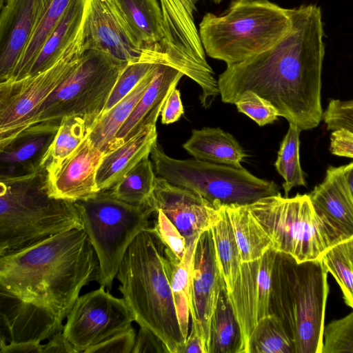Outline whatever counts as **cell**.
<instances>
[{"label":"cell","mask_w":353,"mask_h":353,"mask_svg":"<svg viewBox=\"0 0 353 353\" xmlns=\"http://www.w3.org/2000/svg\"><path fill=\"white\" fill-rule=\"evenodd\" d=\"M292 26L270 49L227 66L218 77L221 101L235 104L250 91L268 101L300 131L317 127L323 111L321 74L325 32L321 7L290 9Z\"/></svg>","instance_id":"obj_1"},{"label":"cell","mask_w":353,"mask_h":353,"mask_svg":"<svg viewBox=\"0 0 353 353\" xmlns=\"http://www.w3.org/2000/svg\"><path fill=\"white\" fill-rule=\"evenodd\" d=\"M99 262L83 228L0 256V292L67 318L81 289L99 281Z\"/></svg>","instance_id":"obj_2"},{"label":"cell","mask_w":353,"mask_h":353,"mask_svg":"<svg viewBox=\"0 0 353 353\" xmlns=\"http://www.w3.org/2000/svg\"><path fill=\"white\" fill-rule=\"evenodd\" d=\"M165 248L153 227L143 230L128 248L117 279L134 321L157 335L168 353H178L185 341L174 305Z\"/></svg>","instance_id":"obj_3"},{"label":"cell","mask_w":353,"mask_h":353,"mask_svg":"<svg viewBox=\"0 0 353 353\" xmlns=\"http://www.w3.org/2000/svg\"><path fill=\"white\" fill-rule=\"evenodd\" d=\"M83 228L75 202L52 197L46 172L0 179V256Z\"/></svg>","instance_id":"obj_4"},{"label":"cell","mask_w":353,"mask_h":353,"mask_svg":"<svg viewBox=\"0 0 353 353\" xmlns=\"http://www.w3.org/2000/svg\"><path fill=\"white\" fill-rule=\"evenodd\" d=\"M327 274L321 260L299 263L288 254L276 253L270 314L281 321L294 353H322L330 290Z\"/></svg>","instance_id":"obj_5"},{"label":"cell","mask_w":353,"mask_h":353,"mask_svg":"<svg viewBox=\"0 0 353 353\" xmlns=\"http://www.w3.org/2000/svg\"><path fill=\"white\" fill-rule=\"evenodd\" d=\"M199 32L205 54L227 66L263 52L290 31V9L268 0H232L223 14L206 13Z\"/></svg>","instance_id":"obj_6"},{"label":"cell","mask_w":353,"mask_h":353,"mask_svg":"<svg viewBox=\"0 0 353 353\" xmlns=\"http://www.w3.org/2000/svg\"><path fill=\"white\" fill-rule=\"evenodd\" d=\"M150 156L158 176L198 193L214 206L246 205L280 193L274 181L259 178L243 166L235 168L194 158L173 159L157 141Z\"/></svg>","instance_id":"obj_7"},{"label":"cell","mask_w":353,"mask_h":353,"mask_svg":"<svg viewBox=\"0 0 353 353\" xmlns=\"http://www.w3.org/2000/svg\"><path fill=\"white\" fill-rule=\"evenodd\" d=\"M75 203L99 262L98 282L110 290L128 248L140 232L151 228L154 212L147 205L121 201L109 190Z\"/></svg>","instance_id":"obj_8"},{"label":"cell","mask_w":353,"mask_h":353,"mask_svg":"<svg viewBox=\"0 0 353 353\" xmlns=\"http://www.w3.org/2000/svg\"><path fill=\"white\" fill-rule=\"evenodd\" d=\"M128 63L101 51L85 50L78 66L46 99L30 125L76 116L91 130Z\"/></svg>","instance_id":"obj_9"},{"label":"cell","mask_w":353,"mask_h":353,"mask_svg":"<svg viewBox=\"0 0 353 353\" xmlns=\"http://www.w3.org/2000/svg\"><path fill=\"white\" fill-rule=\"evenodd\" d=\"M247 207L270 239L271 248L299 263L321 260L332 246L309 194L285 197L279 193Z\"/></svg>","instance_id":"obj_10"},{"label":"cell","mask_w":353,"mask_h":353,"mask_svg":"<svg viewBox=\"0 0 353 353\" xmlns=\"http://www.w3.org/2000/svg\"><path fill=\"white\" fill-rule=\"evenodd\" d=\"M198 1L159 0L164 34L161 47L168 64L200 86V101L208 108L220 92L194 22Z\"/></svg>","instance_id":"obj_11"},{"label":"cell","mask_w":353,"mask_h":353,"mask_svg":"<svg viewBox=\"0 0 353 353\" xmlns=\"http://www.w3.org/2000/svg\"><path fill=\"white\" fill-rule=\"evenodd\" d=\"M84 51L82 32L48 70L18 81L0 83V147L30 125L46 99L78 66Z\"/></svg>","instance_id":"obj_12"},{"label":"cell","mask_w":353,"mask_h":353,"mask_svg":"<svg viewBox=\"0 0 353 353\" xmlns=\"http://www.w3.org/2000/svg\"><path fill=\"white\" fill-rule=\"evenodd\" d=\"M100 285L79 296L67 316L63 334L77 353L130 329L134 318L123 298Z\"/></svg>","instance_id":"obj_13"},{"label":"cell","mask_w":353,"mask_h":353,"mask_svg":"<svg viewBox=\"0 0 353 353\" xmlns=\"http://www.w3.org/2000/svg\"><path fill=\"white\" fill-rule=\"evenodd\" d=\"M83 46L128 63L147 59L165 64L158 52L143 48L134 37L117 0H88Z\"/></svg>","instance_id":"obj_14"},{"label":"cell","mask_w":353,"mask_h":353,"mask_svg":"<svg viewBox=\"0 0 353 353\" xmlns=\"http://www.w3.org/2000/svg\"><path fill=\"white\" fill-rule=\"evenodd\" d=\"M276 253L270 248L261 258L241 263L233 289L228 293L241 330V353H246L249 337L258 321L270 314L272 272Z\"/></svg>","instance_id":"obj_15"},{"label":"cell","mask_w":353,"mask_h":353,"mask_svg":"<svg viewBox=\"0 0 353 353\" xmlns=\"http://www.w3.org/2000/svg\"><path fill=\"white\" fill-rule=\"evenodd\" d=\"M154 212L161 210L185 237L187 245L196 241L221 219L219 208L198 193L157 176L146 204Z\"/></svg>","instance_id":"obj_16"},{"label":"cell","mask_w":353,"mask_h":353,"mask_svg":"<svg viewBox=\"0 0 353 353\" xmlns=\"http://www.w3.org/2000/svg\"><path fill=\"white\" fill-rule=\"evenodd\" d=\"M309 196L332 245L353 236V195L346 177V165L329 167L324 180Z\"/></svg>","instance_id":"obj_17"},{"label":"cell","mask_w":353,"mask_h":353,"mask_svg":"<svg viewBox=\"0 0 353 353\" xmlns=\"http://www.w3.org/2000/svg\"><path fill=\"white\" fill-rule=\"evenodd\" d=\"M223 283L210 229L202 233L196 242L190 290L191 320L201 326L208 349L211 319Z\"/></svg>","instance_id":"obj_18"},{"label":"cell","mask_w":353,"mask_h":353,"mask_svg":"<svg viewBox=\"0 0 353 353\" xmlns=\"http://www.w3.org/2000/svg\"><path fill=\"white\" fill-rule=\"evenodd\" d=\"M0 83L10 80L32 35L43 0H0Z\"/></svg>","instance_id":"obj_19"},{"label":"cell","mask_w":353,"mask_h":353,"mask_svg":"<svg viewBox=\"0 0 353 353\" xmlns=\"http://www.w3.org/2000/svg\"><path fill=\"white\" fill-rule=\"evenodd\" d=\"M103 156L88 136L55 174L48 177L50 195L72 202L94 196L100 192L96 176Z\"/></svg>","instance_id":"obj_20"},{"label":"cell","mask_w":353,"mask_h":353,"mask_svg":"<svg viewBox=\"0 0 353 353\" xmlns=\"http://www.w3.org/2000/svg\"><path fill=\"white\" fill-rule=\"evenodd\" d=\"M60 122L44 121L30 125L0 147V179L14 178L40 170Z\"/></svg>","instance_id":"obj_21"},{"label":"cell","mask_w":353,"mask_h":353,"mask_svg":"<svg viewBox=\"0 0 353 353\" xmlns=\"http://www.w3.org/2000/svg\"><path fill=\"white\" fill-rule=\"evenodd\" d=\"M183 76V72L170 65H157L150 84L117 133L106 153L122 145L143 127L156 125L166 99Z\"/></svg>","instance_id":"obj_22"},{"label":"cell","mask_w":353,"mask_h":353,"mask_svg":"<svg viewBox=\"0 0 353 353\" xmlns=\"http://www.w3.org/2000/svg\"><path fill=\"white\" fill-rule=\"evenodd\" d=\"M157 141L156 125H148L120 146L104 154L97 170L99 191L113 188L143 158Z\"/></svg>","instance_id":"obj_23"},{"label":"cell","mask_w":353,"mask_h":353,"mask_svg":"<svg viewBox=\"0 0 353 353\" xmlns=\"http://www.w3.org/2000/svg\"><path fill=\"white\" fill-rule=\"evenodd\" d=\"M88 0H72L43 43L28 74L33 76L52 67L81 36Z\"/></svg>","instance_id":"obj_24"},{"label":"cell","mask_w":353,"mask_h":353,"mask_svg":"<svg viewBox=\"0 0 353 353\" xmlns=\"http://www.w3.org/2000/svg\"><path fill=\"white\" fill-rule=\"evenodd\" d=\"M183 148L198 160L235 168L242 167L247 157L237 140L220 128L192 130Z\"/></svg>","instance_id":"obj_25"},{"label":"cell","mask_w":353,"mask_h":353,"mask_svg":"<svg viewBox=\"0 0 353 353\" xmlns=\"http://www.w3.org/2000/svg\"><path fill=\"white\" fill-rule=\"evenodd\" d=\"M117 1L139 45L144 49L159 53L168 65L161 47L164 37L163 24L161 8L157 0Z\"/></svg>","instance_id":"obj_26"},{"label":"cell","mask_w":353,"mask_h":353,"mask_svg":"<svg viewBox=\"0 0 353 353\" xmlns=\"http://www.w3.org/2000/svg\"><path fill=\"white\" fill-rule=\"evenodd\" d=\"M157 64L154 65L128 94L103 114L92 128L88 135L89 138L93 145L104 154L108 152L117 133L128 119L150 84Z\"/></svg>","instance_id":"obj_27"},{"label":"cell","mask_w":353,"mask_h":353,"mask_svg":"<svg viewBox=\"0 0 353 353\" xmlns=\"http://www.w3.org/2000/svg\"><path fill=\"white\" fill-rule=\"evenodd\" d=\"M223 206L235 235L241 263L261 258L271 248V240L247 205Z\"/></svg>","instance_id":"obj_28"},{"label":"cell","mask_w":353,"mask_h":353,"mask_svg":"<svg viewBox=\"0 0 353 353\" xmlns=\"http://www.w3.org/2000/svg\"><path fill=\"white\" fill-rule=\"evenodd\" d=\"M241 352V330L224 283L211 319L208 353Z\"/></svg>","instance_id":"obj_29"},{"label":"cell","mask_w":353,"mask_h":353,"mask_svg":"<svg viewBox=\"0 0 353 353\" xmlns=\"http://www.w3.org/2000/svg\"><path fill=\"white\" fill-rule=\"evenodd\" d=\"M197 240L188 246L186 252L181 261L176 259L166 248H165L172 293L181 331L185 341L189 331L192 273Z\"/></svg>","instance_id":"obj_30"},{"label":"cell","mask_w":353,"mask_h":353,"mask_svg":"<svg viewBox=\"0 0 353 353\" xmlns=\"http://www.w3.org/2000/svg\"><path fill=\"white\" fill-rule=\"evenodd\" d=\"M72 0H43V5L32 35L8 81L26 77L43 43L51 34Z\"/></svg>","instance_id":"obj_31"},{"label":"cell","mask_w":353,"mask_h":353,"mask_svg":"<svg viewBox=\"0 0 353 353\" xmlns=\"http://www.w3.org/2000/svg\"><path fill=\"white\" fill-rule=\"evenodd\" d=\"M90 128L79 117L62 118L57 133L43 157L41 168L50 177L89 135Z\"/></svg>","instance_id":"obj_32"},{"label":"cell","mask_w":353,"mask_h":353,"mask_svg":"<svg viewBox=\"0 0 353 353\" xmlns=\"http://www.w3.org/2000/svg\"><path fill=\"white\" fill-rule=\"evenodd\" d=\"M217 206L221 217L211 228V232L218 266L230 293L233 289L241 261L235 235L225 208L223 205Z\"/></svg>","instance_id":"obj_33"},{"label":"cell","mask_w":353,"mask_h":353,"mask_svg":"<svg viewBox=\"0 0 353 353\" xmlns=\"http://www.w3.org/2000/svg\"><path fill=\"white\" fill-rule=\"evenodd\" d=\"M156 178L152 162L147 156L109 190L121 201L144 205L153 191Z\"/></svg>","instance_id":"obj_34"},{"label":"cell","mask_w":353,"mask_h":353,"mask_svg":"<svg viewBox=\"0 0 353 353\" xmlns=\"http://www.w3.org/2000/svg\"><path fill=\"white\" fill-rule=\"evenodd\" d=\"M246 353H294L292 343L277 316L269 314L258 321L249 337Z\"/></svg>","instance_id":"obj_35"},{"label":"cell","mask_w":353,"mask_h":353,"mask_svg":"<svg viewBox=\"0 0 353 353\" xmlns=\"http://www.w3.org/2000/svg\"><path fill=\"white\" fill-rule=\"evenodd\" d=\"M300 132L296 125L289 123L288 130L281 143L274 163L277 172L284 179L282 187L285 197L294 187L306 186L299 160Z\"/></svg>","instance_id":"obj_36"},{"label":"cell","mask_w":353,"mask_h":353,"mask_svg":"<svg viewBox=\"0 0 353 353\" xmlns=\"http://www.w3.org/2000/svg\"><path fill=\"white\" fill-rule=\"evenodd\" d=\"M321 261L339 284L345 304L353 309V236L329 248Z\"/></svg>","instance_id":"obj_37"},{"label":"cell","mask_w":353,"mask_h":353,"mask_svg":"<svg viewBox=\"0 0 353 353\" xmlns=\"http://www.w3.org/2000/svg\"><path fill=\"white\" fill-rule=\"evenodd\" d=\"M155 64L144 59L128 63L119 76L101 117L128 94Z\"/></svg>","instance_id":"obj_38"},{"label":"cell","mask_w":353,"mask_h":353,"mask_svg":"<svg viewBox=\"0 0 353 353\" xmlns=\"http://www.w3.org/2000/svg\"><path fill=\"white\" fill-rule=\"evenodd\" d=\"M353 353V311L326 325L322 353Z\"/></svg>","instance_id":"obj_39"},{"label":"cell","mask_w":353,"mask_h":353,"mask_svg":"<svg viewBox=\"0 0 353 353\" xmlns=\"http://www.w3.org/2000/svg\"><path fill=\"white\" fill-rule=\"evenodd\" d=\"M235 105L239 112L249 117L259 126L272 123L279 117L277 110L268 101L253 92L243 93Z\"/></svg>","instance_id":"obj_40"},{"label":"cell","mask_w":353,"mask_h":353,"mask_svg":"<svg viewBox=\"0 0 353 353\" xmlns=\"http://www.w3.org/2000/svg\"><path fill=\"white\" fill-rule=\"evenodd\" d=\"M155 214L154 232L166 249L179 261L182 260L188 246L185 237L161 210H157Z\"/></svg>","instance_id":"obj_41"},{"label":"cell","mask_w":353,"mask_h":353,"mask_svg":"<svg viewBox=\"0 0 353 353\" xmlns=\"http://www.w3.org/2000/svg\"><path fill=\"white\" fill-rule=\"evenodd\" d=\"M136 339L133 327L86 349L84 353H132Z\"/></svg>","instance_id":"obj_42"},{"label":"cell","mask_w":353,"mask_h":353,"mask_svg":"<svg viewBox=\"0 0 353 353\" xmlns=\"http://www.w3.org/2000/svg\"><path fill=\"white\" fill-rule=\"evenodd\" d=\"M132 353H168L161 341L150 330L140 327Z\"/></svg>","instance_id":"obj_43"},{"label":"cell","mask_w":353,"mask_h":353,"mask_svg":"<svg viewBox=\"0 0 353 353\" xmlns=\"http://www.w3.org/2000/svg\"><path fill=\"white\" fill-rule=\"evenodd\" d=\"M330 151L336 156L353 159V133L345 129L332 131Z\"/></svg>","instance_id":"obj_44"},{"label":"cell","mask_w":353,"mask_h":353,"mask_svg":"<svg viewBox=\"0 0 353 353\" xmlns=\"http://www.w3.org/2000/svg\"><path fill=\"white\" fill-rule=\"evenodd\" d=\"M184 113L181 93L176 88L169 94L163 106L161 115L163 124H170L179 120Z\"/></svg>","instance_id":"obj_45"},{"label":"cell","mask_w":353,"mask_h":353,"mask_svg":"<svg viewBox=\"0 0 353 353\" xmlns=\"http://www.w3.org/2000/svg\"><path fill=\"white\" fill-rule=\"evenodd\" d=\"M191 331L178 353H208L205 334L201 326L192 320Z\"/></svg>","instance_id":"obj_46"},{"label":"cell","mask_w":353,"mask_h":353,"mask_svg":"<svg viewBox=\"0 0 353 353\" xmlns=\"http://www.w3.org/2000/svg\"><path fill=\"white\" fill-rule=\"evenodd\" d=\"M43 344L38 341L10 342L0 340V353H43Z\"/></svg>","instance_id":"obj_47"},{"label":"cell","mask_w":353,"mask_h":353,"mask_svg":"<svg viewBox=\"0 0 353 353\" xmlns=\"http://www.w3.org/2000/svg\"><path fill=\"white\" fill-rule=\"evenodd\" d=\"M43 353H77L72 345L62 332L54 334L48 343L43 344Z\"/></svg>","instance_id":"obj_48"},{"label":"cell","mask_w":353,"mask_h":353,"mask_svg":"<svg viewBox=\"0 0 353 353\" xmlns=\"http://www.w3.org/2000/svg\"><path fill=\"white\" fill-rule=\"evenodd\" d=\"M346 177L353 195V161L346 165Z\"/></svg>","instance_id":"obj_49"},{"label":"cell","mask_w":353,"mask_h":353,"mask_svg":"<svg viewBox=\"0 0 353 353\" xmlns=\"http://www.w3.org/2000/svg\"><path fill=\"white\" fill-rule=\"evenodd\" d=\"M213 2L216 4L220 3L223 0H212ZM240 1H254V0H236Z\"/></svg>","instance_id":"obj_50"}]
</instances>
